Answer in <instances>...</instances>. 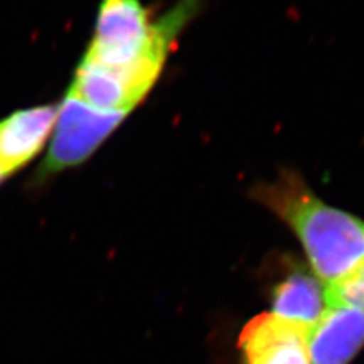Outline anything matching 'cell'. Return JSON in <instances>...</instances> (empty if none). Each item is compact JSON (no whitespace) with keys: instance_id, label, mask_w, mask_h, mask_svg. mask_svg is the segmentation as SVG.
Here are the masks:
<instances>
[{"instance_id":"6da1fadb","label":"cell","mask_w":364,"mask_h":364,"mask_svg":"<svg viewBox=\"0 0 364 364\" xmlns=\"http://www.w3.org/2000/svg\"><path fill=\"white\" fill-rule=\"evenodd\" d=\"M202 0H179L158 20L141 0H100L95 36L81 64L116 87L134 109L149 95L182 29Z\"/></svg>"},{"instance_id":"7a4b0ae2","label":"cell","mask_w":364,"mask_h":364,"mask_svg":"<svg viewBox=\"0 0 364 364\" xmlns=\"http://www.w3.org/2000/svg\"><path fill=\"white\" fill-rule=\"evenodd\" d=\"M249 196L294 234L325 287L364 264V222L318 198L298 170L284 168L275 179L257 182Z\"/></svg>"},{"instance_id":"3957f363","label":"cell","mask_w":364,"mask_h":364,"mask_svg":"<svg viewBox=\"0 0 364 364\" xmlns=\"http://www.w3.org/2000/svg\"><path fill=\"white\" fill-rule=\"evenodd\" d=\"M124 119L127 116L123 114L99 111L65 95L49 151L38 167L36 179L44 182L67 168L85 163Z\"/></svg>"},{"instance_id":"277c9868","label":"cell","mask_w":364,"mask_h":364,"mask_svg":"<svg viewBox=\"0 0 364 364\" xmlns=\"http://www.w3.org/2000/svg\"><path fill=\"white\" fill-rule=\"evenodd\" d=\"M309 331L275 314L255 316L238 337L243 364H310Z\"/></svg>"},{"instance_id":"5b68a950","label":"cell","mask_w":364,"mask_h":364,"mask_svg":"<svg viewBox=\"0 0 364 364\" xmlns=\"http://www.w3.org/2000/svg\"><path fill=\"white\" fill-rule=\"evenodd\" d=\"M60 105L18 109L0 120V176L8 179L36 158L53 132Z\"/></svg>"},{"instance_id":"8992f818","label":"cell","mask_w":364,"mask_h":364,"mask_svg":"<svg viewBox=\"0 0 364 364\" xmlns=\"http://www.w3.org/2000/svg\"><path fill=\"white\" fill-rule=\"evenodd\" d=\"M364 346V310L333 304L309 331L310 364H349Z\"/></svg>"},{"instance_id":"52a82bcc","label":"cell","mask_w":364,"mask_h":364,"mask_svg":"<svg viewBox=\"0 0 364 364\" xmlns=\"http://www.w3.org/2000/svg\"><path fill=\"white\" fill-rule=\"evenodd\" d=\"M281 267L269 294L272 314L311 328L329 306L326 287L294 258L284 257Z\"/></svg>"},{"instance_id":"ba28073f","label":"cell","mask_w":364,"mask_h":364,"mask_svg":"<svg viewBox=\"0 0 364 364\" xmlns=\"http://www.w3.org/2000/svg\"><path fill=\"white\" fill-rule=\"evenodd\" d=\"M328 305L345 304L364 310V264L334 286L326 287Z\"/></svg>"},{"instance_id":"9c48e42d","label":"cell","mask_w":364,"mask_h":364,"mask_svg":"<svg viewBox=\"0 0 364 364\" xmlns=\"http://www.w3.org/2000/svg\"><path fill=\"white\" fill-rule=\"evenodd\" d=\"M6 179L5 178H2V176H0V184H4V182H5Z\"/></svg>"}]
</instances>
